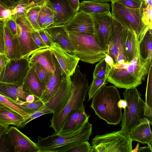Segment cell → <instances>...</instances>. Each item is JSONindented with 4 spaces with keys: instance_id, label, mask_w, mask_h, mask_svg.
<instances>
[{
    "instance_id": "1",
    "label": "cell",
    "mask_w": 152,
    "mask_h": 152,
    "mask_svg": "<svg viewBox=\"0 0 152 152\" xmlns=\"http://www.w3.org/2000/svg\"><path fill=\"white\" fill-rule=\"evenodd\" d=\"M152 58L143 59L141 56L139 45L133 59L110 67L107 81L117 88H128L140 85L148 75Z\"/></svg>"
},
{
    "instance_id": "2",
    "label": "cell",
    "mask_w": 152,
    "mask_h": 152,
    "mask_svg": "<svg viewBox=\"0 0 152 152\" xmlns=\"http://www.w3.org/2000/svg\"><path fill=\"white\" fill-rule=\"evenodd\" d=\"M103 85L92 97L91 107L95 114L108 124L116 125L120 122L121 109L118 103L121 99L116 87Z\"/></svg>"
},
{
    "instance_id": "3",
    "label": "cell",
    "mask_w": 152,
    "mask_h": 152,
    "mask_svg": "<svg viewBox=\"0 0 152 152\" xmlns=\"http://www.w3.org/2000/svg\"><path fill=\"white\" fill-rule=\"evenodd\" d=\"M86 77L85 73L81 72L78 66L70 77L72 88L69 98L62 110L53 113L50 120V127L53 128L55 133H60L65 119L71 111L84 106L83 102L88 88V82Z\"/></svg>"
},
{
    "instance_id": "4",
    "label": "cell",
    "mask_w": 152,
    "mask_h": 152,
    "mask_svg": "<svg viewBox=\"0 0 152 152\" xmlns=\"http://www.w3.org/2000/svg\"><path fill=\"white\" fill-rule=\"evenodd\" d=\"M92 129V125L88 120L79 129L66 134L55 133L45 138L39 136L37 144L39 152H67L80 143L88 141Z\"/></svg>"
},
{
    "instance_id": "5",
    "label": "cell",
    "mask_w": 152,
    "mask_h": 152,
    "mask_svg": "<svg viewBox=\"0 0 152 152\" xmlns=\"http://www.w3.org/2000/svg\"><path fill=\"white\" fill-rule=\"evenodd\" d=\"M67 31L73 54L80 60L93 64L105 57L106 50L99 45L94 35L84 34L73 31Z\"/></svg>"
},
{
    "instance_id": "6",
    "label": "cell",
    "mask_w": 152,
    "mask_h": 152,
    "mask_svg": "<svg viewBox=\"0 0 152 152\" xmlns=\"http://www.w3.org/2000/svg\"><path fill=\"white\" fill-rule=\"evenodd\" d=\"M123 95L127 105L122 115L121 130L129 136L132 130L146 117L144 115L145 102L136 87L126 89Z\"/></svg>"
},
{
    "instance_id": "7",
    "label": "cell",
    "mask_w": 152,
    "mask_h": 152,
    "mask_svg": "<svg viewBox=\"0 0 152 152\" xmlns=\"http://www.w3.org/2000/svg\"><path fill=\"white\" fill-rule=\"evenodd\" d=\"M132 142L121 130L98 135L91 141V152H132Z\"/></svg>"
},
{
    "instance_id": "8",
    "label": "cell",
    "mask_w": 152,
    "mask_h": 152,
    "mask_svg": "<svg viewBox=\"0 0 152 152\" xmlns=\"http://www.w3.org/2000/svg\"><path fill=\"white\" fill-rule=\"evenodd\" d=\"M113 18L136 33L139 42L149 26L143 22L140 9L127 8L115 1H111Z\"/></svg>"
},
{
    "instance_id": "9",
    "label": "cell",
    "mask_w": 152,
    "mask_h": 152,
    "mask_svg": "<svg viewBox=\"0 0 152 152\" xmlns=\"http://www.w3.org/2000/svg\"><path fill=\"white\" fill-rule=\"evenodd\" d=\"M18 37L22 58L28 59L36 51L41 49L34 42L31 33L34 29L24 15H18L15 18Z\"/></svg>"
},
{
    "instance_id": "10",
    "label": "cell",
    "mask_w": 152,
    "mask_h": 152,
    "mask_svg": "<svg viewBox=\"0 0 152 152\" xmlns=\"http://www.w3.org/2000/svg\"><path fill=\"white\" fill-rule=\"evenodd\" d=\"M30 67L28 59L10 60L0 83L22 86Z\"/></svg>"
},
{
    "instance_id": "11",
    "label": "cell",
    "mask_w": 152,
    "mask_h": 152,
    "mask_svg": "<svg viewBox=\"0 0 152 152\" xmlns=\"http://www.w3.org/2000/svg\"><path fill=\"white\" fill-rule=\"evenodd\" d=\"M94 35L101 46L106 50L111 38L113 18L110 11L92 16Z\"/></svg>"
},
{
    "instance_id": "12",
    "label": "cell",
    "mask_w": 152,
    "mask_h": 152,
    "mask_svg": "<svg viewBox=\"0 0 152 152\" xmlns=\"http://www.w3.org/2000/svg\"><path fill=\"white\" fill-rule=\"evenodd\" d=\"M130 30L113 18L112 37L106 53L113 58L114 64L116 62L118 53L125 52L124 45Z\"/></svg>"
},
{
    "instance_id": "13",
    "label": "cell",
    "mask_w": 152,
    "mask_h": 152,
    "mask_svg": "<svg viewBox=\"0 0 152 152\" xmlns=\"http://www.w3.org/2000/svg\"><path fill=\"white\" fill-rule=\"evenodd\" d=\"M72 88L70 77L62 75L60 84L54 94L44 104L43 107L52 113L57 112L64 107L70 96Z\"/></svg>"
},
{
    "instance_id": "14",
    "label": "cell",
    "mask_w": 152,
    "mask_h": 152,
    "mask_svg": "<svg viewBox=\"0 0 152 152\" xmlns=\"http://www.w3.org/2000/svg\"><path fill=\"white\" fill-rule=\"evenodd\" d=\"M50 48L60 67L61 75L70 77L75 72L79 58L68 53L56 42H54Z\"/></svg>"
},
{
    "instance_id": "15",
    "label": "cell",
    "mask_w": 152,
    "mask_h": 152,
    "mask_svg": "<svg viewBox=\"0 0 152 152\" xmlns=\"http://www.w3.org/2000/svg\"><path fill=\"white\" fill-rule=\"evenodd\" d=\"M46 5L53 14L54 23L52 26L64 25L76 13L67 0H48Z\"/></svg>"
},
{
    "instance_id": "16",
    "label": "cell",
    "mask_w": 152,
    "mask_h": 152,
    "mask_svg": "<svg viewBox=\"0 0 152 152\" xmlns=\"http://www.w3.org/2000/svg\"><path fill=\"white\" fill-rule=\"evenodd\" d=\"M64 25L67 31H75L87 35L95 34L92 16L81 11L77 12Z\"/></svg>"
},
{
    "instance_id": "17",
    "label": "cell",
    "mask_w": 152,
    "mask_h": 152,
    "mask_svg": "<svg viewBox=\"0 0 152 152\" xmlns=\"http://www.w3.org/2000/svg\"><path fill=\"white\" fill-rule=\"evenodd\" d=\"M7 134L16 152H39L37 143L14 126L9 128Z\"/></svg>"
},
{
    "instance_id": "18",
    "label": "cell",
    "mask_w": 152,
    "mask_h": 152,
    "mask_svg": "<svg viewBox=\"0 0 152 152\" xmlns=\"http://www.w3.org/2000/svg\"><path fill=\"white\" fill-rule=\"evenodd\" d=\"M89 116L85 111L84 106L73 110L66 118L58 134H66L77 130L88 120Z\"/></svg>"
},
{
    "instance_id": "19",
    "label": "cell",
    "mask_w": 152,
    "mask_h": 152,
    "mask_svg": "<svg viewBox=\"0 0 152 152\" xmlns=\"http://www.w3.org/2000/svg\"><path fill=\"white\" fill-rule=\"evenodd\" d=\"M29 64L38 63L52 75L56 70L58 62L50 48H42L34 52L28 59Z\"/></svg>"
},
{
    "instance_id": "20",
    "label": "cell",
    "mask_w": 152,
    "mask_h": 152,
    "mask_svg": "<svg viewBox=\"0 0 152 152\" xmlns=\"http://www.w3.org/2000/svg\"><path fill=\"white\" fill-rule=\"evenodd\" d=\"M150 122L145 117L140 123L130 132L129 137L132 141H136L142 144H147L151 146L152 134Z\"/></svg>"
},
{
    "instance_id": "21",
    "label": "cell",
    "mask_w": 152,
    "mask_h": 152,
    "mask_svg": "<svg viewBox=\"0 0 152 152\" xmlns=\"http://www.w3.org/2000/svg\"><path fill=\"white\" fill-rule=\"evenodd\" d=\"M5 50L4 54L10 60L22 58L17 36H14L4 22V25Z\"/></svg>"
},
{
    "instance_id": "22",
    "label": "cell",
    "mask_w": 152,
    "mask_h": 152,
    "mask_svg": "<svg viewBox=\"0 0 152 152\" xmlns=\"http://www.w3.org/2000/svg\"><path fill=\"white\" fill-rule=\"evenodd\" d=\"M45 29L49 34L54 42L58 43L68 53L73 54V50L64 25L51 26Z\"/></svg>"
},
{
    "instance_id": "23",
    "label": "cell",
    "mask_w": 152,
    "mask_h": 152,
    "mask_svg": "<svg viewBox=\"0 0 152 152\" xmlns=\"http://www.w3.org/2000/svg\"><path fill=\"white\" fill-rule=\"evenodd\" d=\"M30 67L22 86L28 94L33 95L37 99H40L44 89L35 72Z\"/></svg>"
},
{
    "instance_id": "24",
    "label": "cell",
    "mask_w": 152,
    "mask_h": 152,
    "mask_svg": "<svg viewBox=\"0 0 152 152\" xmlns=\"http://www.w3.org/2000/svg\"><path fill=\"white\" fill-rule=\"evenodd\" d=\"M0 93L10 99L23 101H26V97L29 94L22 85L0 83Z\"/></svg>"
},
{
    "instance_id": "25",
    "label": "cell",
    "mask_w": 152,
    "mask_h": 152,
    "mask_svg": "<svg viewBox=\"0 0 152 152\" xmlns=\"http://www.w3.org/2000/svg\"><path fill=\"white\" fill-rule=\"evenodd\" d=\"M62 76L58 63L56 70L50 76L40 99L44 104L49 100L58 88L61 83Z\"/></svg>"
},
{
    "instance_id": "26",
    "label": "cell",
    "mask_w": 152,
    "mask_h": 152,
    "mask_svg": "<svg viewBox=\"0 0 152 152\" xmlns=\"http://www.w3.org/2000/svg\"><path fill=\"white\" fill-rule=\"evenodd\" d=\"M110 4L107 2L83 1L80 3L79 11H82L92 16L108 12L110 11Z\"/></svg>"
},
{
    "instance_id": "27",
    "label": "cell",
    "mask_w": 152,
    "mask_h": 152,
    "mask_svg": "<svg viewBox=\"0 0 152 152\" xmlns=\"http://www.w3.org/2000/svg\"><path fill=\"white\" fill-rule=\"evenodd\" d=\"M152 30L148 26L141 40L139 42L140 55L145 60L152 58Z\"/></svg>"
},
{
    "instance_id": "28",
    "label": "cell",
    "mask_w": 152,
    "mask_h": 152,
    "mask_svg": "<svg viewBox=\"0 0 152 152\" xmlns=\"http://www.w3.org/2000/svg\"><path fill=\"white\" fill-rule=\"evenodd\" d=\"M24 118L18 113L10 110L0 107V124L13 125L18 128Z\"/></svg>"
},
{
    "instance_id": "29",
    "label": "cell",
    "mask_w": 152,
    "mask_h": 152,
    "mask_svg": "<svg viewBox=\"0 0 152 152\" xmlns=\"http://www.w3.org/2000/svg\"><path fill=\"white\" fill-rule=\"evenodd\" d=\"M138 45L139 41L136 33L130 30L124 45L125 53L128 62H130L134 58Z\"/></svg>"
},
{
    "instance_id": "30",
    "label": "cell",
    "mask_w": 152,
    "mask_h": 152,
    "mask_svg": "<svg viewBox=\"0 0 152 152\" xmlns=\"http://www.w3.org/2000/svg\"><path fill=\"white\" fill-rule=\"evenodd\" d=\"M38 23L41 29L52 26L54 23L53 11L46 4L41 6L38 16Z\"/></svg>"
},
{
    "instance_id": "31",
    "label": "cell",
    "mask_w": 152,
    "mask_h": 152,
    "mask_svg": "<svg viewBox=\"0 0 152 152\" xmlns=\"http://www.w3.org/2000/svg\"><path fill=\"white\" fill-rule=\"evenodd\" d=\"M148 78L145 94L144 115L151 118L152 115V65L148 74Z\"/></svg>"
},
{
    "instance_id": "32",
    "label": "cell",
    "mask_w": 152,
    "mask_h": 152,
    "mask_svg": "<svg viewBox=\"0 0 152 152\" xmlns=\"http://www.w3.org/2000/svg\"><path fill=\"white\" fill-rule=\"evenodd\" d=\"M36 6H38L31 3L30 0H20L10 10L12 14L11 17L15 19L16 16H25L27 11L30 8Z\"/></svg>"
},
{
    "instance_id": "33",
    "label": "cell",
    "mask_w": 152,
    "mask_h": 152,
    "mask_svg": "<svg viewBox=\"0 0 152 152\" xmlns=\"http://www.w3.org/2000/svg\"><path fill=\"white\" fill-rule=\"evenodd\" d=\"M0 107L13 111L21 115L24 118L31 114L17 106L7 97L0 93Z\"/></svg>"
},
{
    "instance_id": "34",
    "label": "cell",
    "mask_w": 152,
    "mask_h": 152,
    "mask_svg": "<svg viewBox=\"0 0 152 152\" xmlns=\"http://www.w3.org/2000/svg\"><path fill=\"white\" fill-rule=\"evenodd\" d=\"M9 99L17 106L30 113L39 110L43 107L44 104V103L40 99H37L31 103L23 101H15Z\"/></svg>"
},
{
    "instance_id": "35",
    "label": "cell",
    "mask_w": 152,
    "mask_h": 152,
    "mask_svg": "<svg viewBox=\"0 0 152 152\" xmlns=\"http://www.w3.org/2000/svg\"><path fill=\"white\" fill-rule=\"evenodd\" d=\"M29 64L30 66L35 72L45 89L50 76L52 75H50L46 69L38 63Z\"/></svg>"
},
{
    "instance_id": "36",
    "label": "cell",
    "mask_w": 152,
    "mask_h": 152,
    "mask_svg": "<svg viewBox=\"0 0 152 152\" xmlns=\"http://www.w3.org/2000/svg\"><path fill=\"white\" fill-rule=\"evenodd\" d=\"M110 68L105 61L104 58H102L96 65L93 73V78L107 79Z\"/></svg>"
},
{
    "instance_id": "37",
    "label": "cell",
    "mask_w": 152,
    "mask_h": 152,
    "mask_svg": "<svg viewBox=\"0 0 152 152\" xmlns=\"http://www.w3.org/2000/svg\"><path fill=\"white\" fill-rule=\"evenodd\" d=\"M41 6H38L30 8L26 12L25 16L36 30L41 29L38 23V16Z\"/></svg>"
},
{
    "instance_id": "38",
    "label": "cell",
    "mask_w": 152,
    "mask_h": 152,
    "mask_svg": "<svg viewBox=\"0 0 152 152\" xmlns=\"http://www.w3.org/2000/svg\"><path fill=\"white\" fill-rule=\"evenodd\" d=\"M142 20L145 25L152 28V7L148 5H145L142 3L140 8Z\"/></svg>"
},
{
    "instance_id": "39",
    "label": "cell",
    "mask_w": 152,
    "mask_h": 152,
    "mask_svg": "<svg viewBox=\"0 0 152 152\" xmlns=\"http://www.w3.org/2000/svg\"><path fill=\"white\" fill-rule=\"evenodd\" d=\"M107 79H100L93 78L88 90V101H90L94 95L104 84H107Z\"/></svg>"
},
{
    "instance_id": "40",
    "label": "cell",
    "mask_w": 152,
    "mask_h": 152,
    "mask_svg": "<svg viewBox=\"0 0 152 152\" xmlns=\"http://www.w3.org/2000/svg\"><path fill=\"white\" fill-rule=\"evenodd\" d=\"M50 113H52L51 111L45 108L43 106L40 109L31 113L27 117L25 118L24 120L20 124L18 128H22L28 123L32 120L43 115Z\"/></svg>"
},
{
    "instance_id": "41",
    "label": "cell",
    "mask_w": 152,
    "mask_h": 152,
    "mask_svg": "<svg viewBox=\"0 0 152 152\" xmlns=\"http://www.w3.org/2000/svg\"><path fill=\"white\" fill-rule=\"evenodd\" d=\"M112 1L116 2L127 8L134 9H140L143 2L142 0H114Z\"/></svg>"
},
{
    "instance_id": "42",
    "label": "cell",
    "mask_w": 152,
    "mask_h": 152,
    "mask_svg": "<svg viewBox=\"0 0 152 152\" xmlns=\"http://www.w3.org/2000/svg\"><path fill=\"white\" fill-rule=\"evenodd\" d=\"M91 146L88 142H82L69 150L67 152H91Z\"/></svg>"
},
{
    "instance_id": "43",
    "label": "cell",
    "mask_w": 152,
    "mask_h": 152,
    "mask_svg": "<svg viewBox=\"0 0 152 152\" xmlns=\"http://www.w3.org/2000/svg\"><path fill=\"white\" fill-rule=\"evenodd\" d=\"M43 41L48 48H51L54 43L50 36L45 29H41L37 30Z\"/></svg>"
},
{
    "instance_id": "44",
    "label": "cell",
    "mask_w": 152,
    "mask_h": 152,
    "mask_svg": "<svg viewBox=\"0 0 152 152\" xmlns=\"http://www.w3.org/2000/svg\"><path fill=\"white\" fill-rule=\"evenodd\" d=\"M33 39L35 44L41 48H48L37 31L34 29L31 33Z\"/></svg>"
},
{
    "instance_id": "45",
    "label": "cell",
    "mask_w": 152,
    "mask_h": 152,
    "mask_svg": "<svg viewBox=\"0 0 152 152\" xmlns=\"http://www.w3.org/2000/svg\"><path fill=\"white\" fill-rule=\"evenodd\" d=\"M15 19L10 16L7 19L5 20L4 22L12 34L14 36H17V27Z\"/></svg>"
},
{
    "instance_id": "46",
    "label": "cell",
    "mask_w": 152,
    "mask_h": 152,
    "mask_svg": "<svg viewBox=\"0 0 152 152\" xmlns=\"http://www.w3.org/2000/svg\"><path fill=\"white\" fill-rule=\"evenodd\" d=\"M4 20L0 19V51L1 54H4L5 50L4 31Z\"/></svg>"
},
{
    "instance_id": "47",
    "label": "cell",
    "mask_w": 152,
    "mask_h": 152,
    "mask_svg": "<svg viewBox=\"0 0 152 152\" xmlns=\"http://www.w3.org/2000/svg\"><path fill=\"white\" fill-rule=\"evenodd\" d=\"M10 60L5 54H0V80L3 77L6 65Z\"/></svg>"
},
{
    "instance_id": "48",
    "label": "cell",
    "mask_w": 152,
    "mask_h": 152,
    "mask_svg": "<svg viewBox=\"0 0 152 152\" xmlns=\"http://www.w3.org/2000/svg\"><path fill=\"white\" fill-rule=\"evenodd\" d=\"M20 0H0V4L6 9L11 10Z\"/></svg>"
},
{
    "instance_id": "49",
    "label": "cell",
    "mask_w": 152,
    "mask_h": 152,
    "mask_svg": "<svg viewBox=\"0 0 152 152\" xmlns=\"http://www.w3.org/2000/svg\"><path fill=\"white\" fill-rule=\"evenodd\" d=\"M69 5L76 12L79 11L80 2L79 0H67Z\"/></svg>"
},
{
    "instance_id": "50",
    "label": "cell",
    "mask_w": 152,
    "mask_h": 152,
    "mask_svg": "<svg viewBox=\"0 0 152 152\" xmlns=\"http://www.w3.org/2000/svg\"><path fill=\"white\" fill-rule=\"evenodd\" d=\"M9 127V126L0 124V141L3 137L7 134Z\"/></svg>"
},
{
    "instance_id": "51",
    "label": "cell",
    "mask_w": 152,
    "mask_h": 152,
    "mask_svg": "<svg viewBox=\"0 0 152 152\" xmlns=\"http://www.w3.org/2000/svg\"><path fill=\"white\" fill-rule=\"evenodd\" d=\"M11 12L10 10L6 9L2 10L1 14L3 18L6 20L10 17L11 15Z\"/></svg>"
},
{
    "instance_id": "52",
    "label": "cell",
    "mask_w": 152,
    "mask_h": 152,
    "mask_svg": "<svg viewBox=\"0 0 152 152\" xmlns=\"http://www.w3.org/2000/svg\"><path fill=\"white\" fill-rule=\"evenodd\" d=\"M104 60L106 62L110 67H112L114 65V63L113 58L107 53H106Z\"/></svg>"
},
{
    "instance_id": "53",
    "label": "cell",
    "mask_w": 152,
    "mask_h": 152,
    "mask_svg": "<svg viewBox=\"0 0 152 152\" xmlns=\"http://www.w3.org/2000/svg\"><path fill=\"white\" fill-rule=\"evenodd\" d=\"M31 3L37 6H42L46 4L48 0H30Z\"/></svg>"
},
{
    "instance_id": "54",
    "label": "cell",
    "mask_w": 152,
    "mask_h": 152,
    "mask_svg": "<svg viewBox=\"0 0 152 152\" xmlns=\"http://www.w3.org/2000/svg\"><path fill=\"white\" fill-rule=\"evenodd\" d=\"M152 146L148 145L145 147H139L137 152H152Z\"/></svg>"
},
{
    "instance_id": "55",
    "label": "cell",
    "mask_w": 152,
    "mask_h": 152,
    "mask_svg": "<svg viewBox=\"0 0 152 152\" xmlns=\"http://www.w3.org/2000/svg\"><path fill=\"white\" fill-rule=\"evenodd\" d=\"M36 98H37L34 95L29 94L27 96L25 102L28 103L32 102L36 100Z\"/></svg>"
},
{
    "instance_id": "56",
    "label": "cell",
    "mask_w": 152,
    "mask_h": 152,
    "mask_svg": "<svg viewBox=\"0 0 152 152\" xmlns=\"http://www.w3.org/2000/svg\"><path fill=\"white\" fill-rule=\"evenodd\" d=\"M127 105L126 101L124 99H120L118 101V105L119 107L124 109Z\"/></svg>"
},
{
    "instance_id": "57",
    "label": "cell",
    "mask_w": 152,
    "mask_h": 152,
    "mask_svg": "<svg viewBox=\"0 0 152 152\" xmlns=\"http://www.w3.org/2000/svg\"><path fill=\"white\" fill-rule=\"evenodd\" d=\"M95 2H104L108 1H111L113 0H89Z\"/></svg>"
},
{
    "instance_id": "58",
    "label": "cell",
    "mask_w": 152,
    "mask_h": 152,
    "mask_svg": "<svg viewBox=\"0 0 152 152\" xmlns=\"http://www.w3.org/2000/svg\"><path fill=\"white\" fill-rule=\"evenodd\" d=\"M139 143H138L137 144V145L136 147L135 148V149H134L133 150H132V152H137L138 149V148L139 147Z\"/></svg>"
},
{
    "instance_id": "59",
    "label": "cell",
    "mask_w": 152,
    "mask_h": 152,
    "mask_svg": "<svg viewBox=\"0 0 152 152\" xmlns=\"http://www.w3.org/2000/svg\"><path fill=\"white\" fill-rule=\"evenodd\" d=\"M5 7H4V6L2 5L1 4H0V9L1 10H4L6 9Z\"/></svg>"
},
{
    "instance_id": "60",
    "label": "cell",
    "mask_w": 152,
    "mask_h": 152,
    "mask_svg": "<svg viewBox=\"0 0 152 152\" xmlns=\"http://www.w3.org/2000/svg\"><path fill=\"white\" fill-rule=\"evenodd\" d=\"M2 10H1L0 9V19H4L2 17V14H1V12H2Z\"/></svg>"
},
{
    "instance_id": "61",
    "label": "cell",
    "mask_w": 152,
    "mask_h": 152,
    "mask_svg": "<svg viewBox=\"0 0 152 152\" xmlns=\"http://www.w3.org/2000/svg\"><path fill=\"white\" fill-rule=\"evenodd\" d=\"M1 54V53L0 51V54Z\"/></svg>"
},
{
    "instance_id": "62",
    "label": "cell",
    "mask_w": 152,
    "mask_h": 152,
    "mask_svg": "<svg viewBox=\"0 0 152 152\" xmlns=\"http://www.w3.org/2000/svg\"></svg>"
}]
</instances>
